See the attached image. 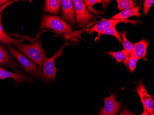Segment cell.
<instances>
[{
    "mask_svg": "<svg viewBox=\"0 0 154 115\" xmlns=\"http://www.w3.org/2000/svg\"><path fill=\"white\" fill-rule=\"evenodd\" d=\"M21 52L27 58L42 68L47 53L42 47L41 41L39 38L32 44H19L16 46Z\"/></svg>",
    "mask_w": 154,
    "mask_h": 115,
    "instance_id": "cell-1",
    "label": "cell"
},
{
    "mask_svg": "<svg viewBox=\"0 0 154 115\" xmlns=\"http://www.w3.org/2000/svg\"><path fill=\"white\" fill-rule=\"evenodd\" d=\"M40 29H49L55 33L69 35L73 32L72 27L62 18L57 16L43 15Z\"/></svg>",
    "mask_w": 154,
    "mask_h": 115,
    "instance_id": "cell-2",
    "label": "cell"
},
{
    "mask_svg": "<svg viewBox=\"0 0 154 115\" xmlns=\"http://www.w3.org/2000/svg\"><path fill=\"white\" fill-rule=\"evenodd\" d=\"M8 48L10 53L22 65L24 71L36 77L40 80L44 82L47 81L43 76L42 68L37 65V64H35L15 48H13L10 46H8Z\"/></svg>",
    "mask_w": 154,
    "mask_h": 115,
    "instance_id": "cell-3",
    "label": "cell"
},
{
    "mask_svg": "<svg viewBox=\"0 0 154 115\" xmlns=\"http://www.w3.org/2000/svg\"><path fill=\"white\" fill-rule=\"evenodd\" d=\"M72 44L71 43H68L67 41L66 40L64 44L57 51L54 55L51 58H46L44 61L42 69V73L44 77L46 79L47 81H55L56 79V74L58 69L55 67L54 65V62L55 59L58 57L62 56V54L63 53V49L67 46Z\"/></svg>",
    "mask_w": 154,
    "mask_h": 115,
    "instance_id": "cell-4",
    "label": "cell"
},
{
    "mask_svg": "<svg viewBox=\"0 0 154 115\" xmlns=\"http://www.w3.org/2000/svg\"><path fill=\"white\" fill-rule=\"evenodd\" d=\"M75 8V20L79 28L83 27L91 21L93 20L95 17L87 10L83 1H72Z\"/></svg>",
    "mask_w": 154,
    "mask_h": 115,
    "instance_id": "cell-5",
    "label": "cell"
},
{
    "mask_svg": "<svg viewBox=\"0 0 154 115\" xmlns=\"http://www.w3.org/2000/svg\"><path fill=\"white\" fill-rule=\"evenodd\" d=\"M121 23H129L133 25L139 24L140 22L138 20H103L96 24L93 26L87 29L86 32L88 34L93 33L97 32L98 34V40L100 38V36L102 35V33L104 30L110 27L116 26V25Z\"/></svg>",
    "mask_w": 154,
    "mask_h": 115,
    "instance_id": "cell-6",
    "label": "cell"
},
{
    "mask_svg": "<svg viewBox=\"0 0 154 115\" xmlns=\"http://www.w3.org/2000/svg\"><path fill=\"white\" fill-rule=\"evenodd\" d=\"M134 91L137 93L140 98L143 109L145 110L149 114L154 112V98L152 95H149L148 92L142 80H139Z\"/></svg>",
    "mask_w": 154,
    "mask_h": 115,
    "instance_id": "cell-7",
    "label": "cell"
},
{
    "mask_svg": "<svg viewBox=\"0 0 154 115\" xmlns=\"http://www.w3.org/2000/svg\"><path fill=\"white\" fill-rule=\"evenodd\" d=\"M116 95L111 92L109 96L104 98V105L101 108L98 115H117L118 112L122 108V103L116 100Z\"/></svg>",
    "mask_w": 154,
    "mask_h": 115,
    "instance_id": "cell-8",
    "label": "cell"
},
{
    "mask_svg": "<svg viewBox=\"0 0 154 115\" xmlns=\"http://www.w3.org/2000/svg\"><path fill=\"white\" fill-rule=\"evenodd\" d=\"M8 78H11L14 80L15 85H18L22 82L32 83L33 80L32 77L28 76L21 71H16L14 73L0 67V79L3 80Z\"/></svg>",
    "mask_w": 154,
    "mask_h": 115,
    "instance_id": "cell-9",
    "label": "cell"
},
{
    "mask_svg": "<svg viewBox=\"0 0 154 115\" xmlns=\"http://www.w3.org/2000/svg\"><path fill=\"white\" fill-rule=\"evenodd\" d=\"M16 2L15 1H10L7 2V3L2 5L0 7V42H2L5 44L10 46V45L14 44L16 46L19 44H22L26 41L25 39H17L14 38H12L11 36L8 35V34L6 32L4 31V28L2 25L1 20V16L2 11L6 8L8 6L12 4L13 2Z\"/></svg>",
    "mask_w": 154,
    "mask_h": 115,
    "instance_id": "cell-10",
    "label": "cell"
},
{
    "mask_svg": "<svg viewBox=\"0 0 154 115\" xmlns=\"http://www.w3.org/2000/svg\"><path fill=\"white\" fill-rule=\"evenodd\" d=\"M61 16L72 26H75V11L72 1H61Z\"/></svg>",
    "mask_w": 154,
    "mask_h": 115,
    "instance_id": "cell-11",
    "label": "cell"
},
{
    "mask_svg": "<svg viewBox=\"0 0 154 115\" xmlns=\"http://www.w3.org/2000/svg\"><path fill=\"white\" fill-rule=\"evenodd\" d=\"M0 65L12 69L20 68V65L14 61L5 48L0 44Z\"/></svg>",
    "mask_w": 154,
    "mask_h": 115,
    "instance_id": "cell-12",
    "label": "cell"
},
{
    "mask_svg": "<svg viewBox=\"0 0 154 115\" xmlns=\"http://www.w3.org/2000/svg\"><path fill=\"white\" fill-rule=\"evenodd\" d=\"M149 45L147 40L143 38L138 42L134 44V48L131 54L136 58L137 60L141 59H145L147 55V50Z\"/></svg>",
    "mask_w": 154,
    "mask_h": 115,
    "instance_id": "cell-13",
    "label": "cell"
},
{
    "mask_svg": "<svg viewBox=\"0 0 154 115\" xmlns=\"http://www.w3.org/2000/svg\"><path fill=\"white\" fill-rule=\"evenodd\" d=\"M139 10H140V7L136 6L134 8H129V9L122 10L120 13L117 14L112 17L111 20H127L128 18L132 16H135L137 17H140L142 14L139 12Z\"/></svg>",
    "mask_w": 154,
    "mask_h": 115,
    "instance_id": "cell-14",
    "label": "cell"
},
{
    "mask_svg": "<svg viewBox=\"0 0 154 115\" xmlns=\"http://www.w3.org/2000/svg\"><path fill=\"white\" fill-rule=\"evenodd\" d=\"M61 7L60 0H46L43 6V10L46 13L57 15L59 14Z\"/></svg>",
    "mask_w": 154,
    "mask_h": 115,
    "instance_id": "cell-15",
    "label": "cell"
},
{
    "mask_svg": "<svg viewBox=\"0 0 154 115\" xmlns=\"http://www.w3.org/2000/svg\"><path fill=\"white\" fill-rule=\"evenodd\" d=\"M137 61L138 60L131 53L127 56L125 59L123 61V63L126 66L127 68L129 69L131 73L132 74L136 69Z\"/></svg>",
    "mask_w": 154,
    "mask_h": 115,
    "instance_id": "cell-16",
    "label": "cell"
},
{
    "mask_svg": "<svg viewBox=\"0 0 154 115\" xmlns=\"http://www.w3.org/2000/svg\"><path fill=\"white\" fill-rule=\"evenodd\" d=\"M131 53V52H130L127 51L126 50L123 49V50H121L120 51L107 52L105 53L107 54V55L112 56L113 58H114L116 59L117 63H119L123 62Z\"/></svg>",
    "mask_w": 154,
    "mask_h": 115,
    "instance_id": "cell-17",
    "label": "cell"
},
{
    "mask_svg": "<svg viewBox=\"0 0 154 115\" xmlns=\"http://www.w3.org/2000/svg\"><path fill=\"white\" fill-rule=\"evenodd\" d=\"M117 9L124 10L129 8H134L136 7V3L131 0H116Z\"/></svg>",
    "mask_w": 154,
    "mask_h": 115,
    "instance_id": "cell-18",
    "label": "cell"
},
{
    "mask_svg": "<svg viewBox=\"0 0 154 115\" xmlns=\"http://www.w3.org/2000/svg\"><path fill=\"white\" fill-rule=\"evenodd\" d=\"M128 32H122L120 33L121 37H122V44L123 46L124 50H126L127 51L131 52L134 48V44L127 39L126 35Z\"/></svg>",
    "mask_w": 154,
    "mask_h": 115,
    "instance_id": "cell-19",
    "label": "cell"
},
{
    "mask_svg": "<svg viewBox=\"0 0 154 115\" xmlns=\"http://www.w3.org/2000/svg\"><path fill=\"white\" fill-rule=\"evenodd\" d=\"M102 35H113L116 38L120 44H122V38L120 33L117 32L116 29V27L112 26L108 28L103 31L102 33Z\"/></svg>",
    "mask_w": 154,
    "mask_h": 115,
    "instance_id": "cell-20",
    "label": "cell"
},
{
    "mask_svg": "<svg viewBox=\"0 0 154 115\" xmlns=\"http://www.w3.org/2000/svg\"><path fill=\"white\" fill-rule=\"evenodd\" d=\"M83 2L85 7H86V8H88V9L90 11L92 12H96V13L97 12V11L93 10L92 6L97 3H102L103 2V1L101 0H85V1H83Z\"/></svg>",
    "mask_w": 154,
    "mask_h": 115,
    "instance_id": "cell-21",
    "label": "cell"
},
{
    "mask_svg": "<svg viewBox=\"0 0 154 115\" xmlns=\"http://www.w3.org/2000/svg\"><path fill=\"white\" fill-rule=\"evenodd\" d=\"M154 3L153 0H145L143 3V14L144 15H147L150 11V8Z\"/></svg>",
    "mask_w": 154,
    "mask_h": 115,
    "instance_id": "cell-22",
    "label": "cell"
},
{
    "mask_svg": "<svg viewBox=\"0 0 154 115\" xmlns=\"http://www.w3.org/2000/svg\"><path fill=\"white\" fill-rule=\"evenodd\" d=\"M118 115H135V113L130 111L127 106H125V108L119 113Z\"/></svg>",
    "mask_w": 154,
    "mask_h": 115,
    "instance_id": "cell-23",
    "label": "cell"
},
{
    "mask_svg": "<svg viewBox=\"0 0 154 115\" xmlns=\"http://www.w3.org/2000/svg\"><path fill=\"white\" fill-rule=\"evenodd\" d=\"M138 115H149V114L145 110L143 109V112H142V113Z\"/></svg>",
    "mask_w": 154,
    "mask_h": 115,
    "instance_id": "cell-24",
    "label": "cell"
},
{
    "mask_svg": "<svg viewBox=\"0 0 154 115\" xmlns=\"http://www.w3.org/2000/svg\"><path fill=\"white\" fill-rule=\"evenodd\" d=\"M8 1H0V6H2V5H4L5 3H7V2H8Z\"/></svg>",
    "mask_w": 154,
    "mask_h": 115,
    "instance_id": "cell-25",
    "label": "cell"
},
{
    "mask_svg": "<svg viewBox=\"0 0 154 115\" xmlns=\"http://www.w3.org/2000/svg\"><path fill=\"white\" fill-rule=\"evenodd\" d=\"M149 115H154V112H151V113H149Z\"/></svg>",
    "mask_w": 154,
    "mask_h": 115,
    "instance_id": "cell-26",
    "label": "cell"
}]
</instances>
